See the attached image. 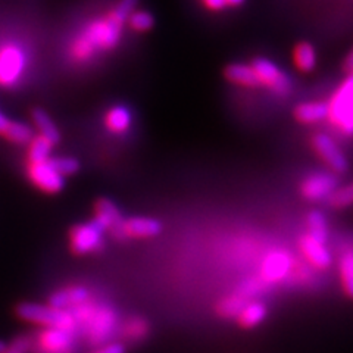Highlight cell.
Returning <instances> with one entry per match:
<instances>
[{
	"mask_svg": "<svg viewBox=\"0 0 353 353\" xmlns=\"http://www.w3.org/2000/svg\"><path fill=\"white\" fill-rule=\"evenodd\" d=\"M137 0H119V3L103 18L85 26L71 44V57L75 62L85 63L96 54L112 50L123 36V28Z\"/></svg>",
	"mask_w": 353,
	"mask_h": 353,
	"instance_id": "cell-1",
	"label": "cell"
},
{
	"mask_svg": "<svg viewBox=\"0 0 353 353\" xmlns=\"http://www.w3.org/2000/svg\"><path fill=\"white\" fill-rule=\"evenodd\" d=\"M17 315L24 321L43 325L48 328H57L68 331L74 328V316L63 309H57L53 306H44L39 303H21L17 306Z\"/></svg>",
	"mask_w": 353,
	"mask_h": 353,
	"instance_id": "cell-2",
	"label": "cell"
},
{
	"mask_svg": "<svg viewBox=\"0 0 353 353\" xmlns=\"http://www.w3.org/2000/svg\"><path fill=\"white\" fill-rule=\"evenodd\" d=\"M327 118L330 123L346 134H352L353 128V80L349 79L341 84L327 103Z\"/></svg>",
	"mask_w": 353,
	"mask_h": 353,
	"instance_id": "cell-3",
	"label": "cell"
},
{
	"mask_svg": "<svg viewBox=\"0 0 353 353\" xmlns=\"http://www.w3.org/2000/svg\"><path fill=\"white\" fill-rule=\"evenodd\" d=\"M250 66L256 75L259 85L272 88L275 93L281 96H285L292 92L293 84H292L290 77L285 72H283L279 66L272 63L271 61L256 59Z\"/></svg>",
	"mask_w": 353,
	"mask_h": 353,
	"instance_id": "cell-4",
	"label": "cell"
},
{
	"mask_svg": "<svg viewBox=\"0 0 353 353\" xmlns=\"http://www.w3.org/2000/svg\"><path fill=\"white\" fill-rule=\"evenodd\" d=\"M70 245L75 255L101 250L103 246L102 228L96 223L75 225L70 233Z\"/></svg>",
	"mask_w": 353,
	"mask_h": 353,
	"instance_id": "cell-5",
	"label": "cell"
},
{
	"mask_svg": "<svg viewBox=\"0 0 353 353\" xmlns=\"http://www.w3.org/2000/svg\"><path fill=\"white\" fill-rule=\"evenodd\" d=\"M26 66L24 52L15 46H8L0 52V85L9 87L18 81Z\"/></svg>",
	"mask_w": 353,
	"mask_h": 353,
	"instance_id": "cell-6",
	"label": "cell"
},
{
	"mask_svg": "<svg viewBox=\"0 0 353 353\" xmlns=\"http://www.w3.org/2000/svg\"><path fill=\"white\" fill-rule=\"evenodd\" d=\"M27 172L31 183L44 193H58L63 187V176H61L46 162L30 163L27 167Z\"/></svg>",
	"mask_w": 353,
	"mask_h": 353,
	"instance_id": "cell-7",
	"label": "cell"
},
{
	"mask_svg": "<svg viewBox=\"0 0 353 353\" xmlns=\"http://www.w3.org/2000/svg\"><path fill=\"white\" fill-rule=\"evenodd\" d=\"M123 221L117 206L108 199H99L94 203V223L102 230H109L117 239H124Z\"/></svg>",
	"mask_w": 353,
	"mask_h": 353,
	"instance_id": "cell-8",
	"label": "cell"
},
{
	"mask_svg": "<svg viewBox=\"0 0 353 353\" xmlns=\"http://www.w3.org/2000/svg\"><path fill=\"white\" fill-rule=\"evenodd\" d=\"M314 150L321 157V159L330 165V168L336 172H345L347 170V161L340 152L336 143L327 134H316L312 139Z\"/></svg>",
	"mask_w": 353,
	"mask_h": 353,
	"instance_id": "cell-9",
	"label": "cell"
},
{
	"mask_svg": "<svg viewBox=\"0 0 353 353\" xmlns=\"http://www.w3.org/2000/svg\"><path fill=\"white\" fill-rule=\"evenodd\" d=\"M72 340L68 331L57 328L44 330L37 340L39 353H72Z\"/></svg>",
	"mask_w": 353,
	"mask_h": 353,
	"instance_id": "cell-10",
	"label": "cell"
},
{
	"mask_svg": "<svg viewBox=\"0 0 353 353\" xmlns=\"http://www.w3.org/2000/svg\"><path fill=\"white\" fill-rule=\"evenodd\" d=\"M336 187V176L327 172H316L309 175L301 185L302 194L307 201H319L328 196Z\"/></svg>",
	"mask_w": 353,
	"mask_h": 353,
	"instance_id": "cell-11",
	"label": "cell"
},
{
	"mask_svg": "<svg viewBox=\"0 0 353 353\" xmlns=\"http://www.w3.org/2000/svg\"><path fill=\"white\" fill-rule=\"evenodd\" d=\"M292 267L290 256L283 252H274L271 255L265 258L262 263V279L265 281L275 283L283 280L289 274Z\"/></svg>",
	"mask_w": 353,
	"mask_h": 353,
	"instance_id": "cell-12",
	"label": "cell"
},
{
	"mask_svg": "<svg viewBox=\"0 0 353 353\" xmlns=\"http://www.w3.org/2000/svg\"><path fill=\"white\" fill-rule=\"evenodd\" d=\"M161 224L159 221L145 218V216H136L123 221V233L125 237H134V239H149L154 237L161 233Z\"/></svg>",
	"mask_w": 353,
	"mask_h": 353,
	"instance_id": "cell-13",
	"label": "cell"
},
{
	"mask_svg": "<svg viewBox=\"0 0 353 353\" xmlns=\"http://www.w3.org/2000/svg\"><path fill=\"white\" fill-rule=\"evenodd\" d=\"M301 250L307 262L314 265L318 270H325L331 263V255L324 246V243L318 241L316 239L311 237L309 234L301 239Z\"/></svg>",
	"mask_w": 353,
	"mask_h": 353,
	"instance_id": "cell-14",
	"label": "cell"
},
{
	"mask_svg": "<svg viewBox=\"0 0 353 353\" xmlns=\"http://www.w3.org/2000/svg\"><path fill=\"white\" fill-rule=\"evenodd\" d=\"M87 299L88 292L84 287H66V289L57 292L50 297L49 305L65 311L66 307H77L83 305Z\"/></svg>",
	"mask_w": 353,
	"mask_h": 353,
	"instance_id": "cell-15",
	"label": "cell"
},
{
	"mask_svg": "<svg viewBox=\"0 0 353 353\" xmlns=\"http://www.w3.org/2000/svg\"><path fill=\"white\" fill-rule=\"evenodd\" d=\"M225 79L243 87H258L259 83L250 65L233 63L225 68Z\"/></svg>",
	"mask_w": 353,
	"mask_h": 353,
	"instance_id": "cell-16",
	"label": "cell"
},
{
	"mask_svg": "<svg viewBox=\"0 0 353 353\" xmlns=\"http://www.w3.org/2000/svg\"><path fill=\"white\" fill-rule=\"evenodd\" d=\"M294 117L302 124H315L327 118V103L311 102L302 103L296 108Z\"/></svg>",
	"mask_w": 353,
	"mask_h": 353,
	"instance_id": "cell-17",
	"label": "cell"
},
{
	"mask_svg": "<svg viewBox=\"0 0 353 353\" xmlns=\"http://www.w3.org/2000/svg\"><path fill=\"white\" fill-rule=\"evenodd\" d=\"M105 125L109 131L115 132V134L125 132L131 125L130 110L124 106H115L112 109H109L105 117Z\"/></svg>",
	"mask_w": 353,
	"mask_h": 353,
	"instance_id": "cell-18",
	"label": "cell"
},
{
	"mask_svg": "<svg viewBox=\"0 0 353 353\" xmlns=\"http://www.w3.org/2000/svg\"><path fill=\"white\" fill-rule=\"evenodd\" d=\"M31 117H32V121H34V125L40 131V136L48 139L52 145H57L61 136H59V130L57 128V125H54L52 118L44 112L43 109H39V108L32 110Z\"/></svg>",
	"mask_w": 353,
	"mask_h": 353,
	"instance_id": "cell-19",
	"label": "cell"
},
{
	"mask_svg": "<svg viewBox=\"0 0 353 353\" xmlns=\"http://www.w3.org/2000/svg\"><path fill=\"white\" fill-rule=\"evenodd\" d=\"M265 315H267V309L259 302H252L243 306L240 312L237 314L239 324L245 328H252L263 321Z\"/></svg>",
	"mask_w": 353,
	"mask_h": 353,
	"instance_id": "cell-20",
	"label": "cell"
},
{
	"mask_svg": "<svg viewBox=\"0 0 353 353\" xmlns=\"http://www.w3.org/2000/svg\"><path fill=\"white\" fill-rule=\"evenodd\" d=\"M2 134L9 141L18 143V145L30 143L31 139L34 137V132H32V128L30 125L22 124V123H17V121H9Z\"/></svg>",
	"mask_w": 353,
	"mask_h": 353,
	"instance_id": "cell-21",
	"label": "cell"
},
{
	"mask_svg": "<svg viewBox=\"0 0 353 353\" xmlns=\"http://www.w3.org/2000/svg\"><path fill=\"white\" fill-rule=\"evenodd\" d=\"M53 145L43 136L32 137L28 148V162L37 163V162H46L49 159V154Z\"/></svg>",
	"mask_w": 353,
	"mask_h": 353,
	"instance_id": "cell-22",
	"label": "cell"
},
{
	"mask_svg": "<svg viewBox=\"0 0 353 353\" xmlns=\"http://www.w3.org/2000/svg\"><path fill=\"white\" fill-rule=\"evenodd\" d=\"M294 63L301 71H311L316 63V53L311 44L301 43L294 49Z\"/></svg>",
	"mask_w": 353,
	"mask_h": 353,
	"instance_id": "cell-23",
	"label": "cell"
},
{
	"mask_svg": "<svg viewBox=\"0 0 353 353\" xmlns=\"http://www.w3.org/2000/svg\"><path fill=\"white\" fill-rule=\"evenodd\" d=\"M340 280L343 290L349 297L353 294V255L347 250L340 261Z\"/></svg>",
	"mask_w": 353,
	"mask_h": 353,
	"instance_id": "cell-24",
	"label": "cell"
},
{
	"mask_svg": "<svg viewBox=\"0 0 353 353\" xmlns=\"http://www.w3.org/2000/svg\"><path fill=\"white\" fill-rule=\"evenodd\" d=\"M307 225H309V236L316 239L318 241L325 243L327 240V223L321 212H311L307 215Z\"/></svg>",
	"mask_w": 353,
	"mask_h": 353,
	"instance_id": "cell-25",
	"label": "cell"
},
{
	"mask_svg": "<svg viewBox=\"0 0 353 353\" xmlns=\"http://www.w3.org/2000/svg\"><path fill=\"white\" fill-rule=\"evenodd\" d=\"M243 306H245V299H243V296L234 294L221 301L216 306V311L223 316H236Z\"/></svg>",
	"mask_w": 353,
	"mask_h": 353,
	"instance_id": "cell-26",
	"label": "cell"
},
{
	"mask_svg": "<svg viewBox=\"0 0 353 353\" xmlns=\"http://www.w3.org/2000/svg\"><path fill=\"white\" fill-rule=\"evenodd\" d=\"M127 21L128 26L139 32L148 31L153 27V17L146 10H132Z\"/></svg>",
	"mask_w": 353,
	"mask_h": 353,
	"instance_id": "cell-27",
	"label": "cell"
},
{
	"mask_svg": "<svg viewBox=\"0 0 353 353\" xmlns=\"http://www.w3.org/2000/svg\"><path fill=\"white\" fill-rule=\"evenodd\" d=\"M48 163L50 167L57 171L61 176H66V175H72L77 171H79L80 165L75 159L72 158H53V159H48Z\"/></svg>",
	"mask_w": 353,
	"mask_h": 353,
	"instance_id": "cell-28",
	"label": "cell"
},
{
	"mask_svg": "<svg viewBox=\"0 0 353 353\" xmlns=\"http://www.w3.org/2000/svg\"><path fill=\"white\" fill-rule=\"evenodd\" d=\"M114 323V315L109 311H101L96 315V324H93L92 333L96 339H103Z\"/></svg>",
	"mask_w": 353,
	"mask_h": 353,
	"instance_id": "cell-29",
	"label": "cell"
},
{
	"mask_svg": "<svg viewBox=\"0 0 353 353\" xmlns=\"http://www.w3.org/2000/svg\"><path fill=\"white\" fill-rule=\"evenodd\" d=\"M353 189L352 185H346L343 189H337L330 193V203L336 208H346L352 203Z\"/></svg>",
	"mask_w": 353,
	"mask_h": 353,
	"instance_id": "cell-30",
	"label": "cell"
},
{
	"mask_svg": "<svg viewBox=\"0 0 353 353\" xmlns=\"http://www.w3.org/2000/svg\"><path fill=\"white\" fill-rule=\"evenodd\" d=\"M149 327L146 324V321H143V319H131L128 321L124 327V333L127 337L131 339H141L148 334Z\"/></svg>",
	"mask_w": 353,
	"mask_h": 353,
	"instance_id": "cell-31",
	"label": "cell"
},
{
	"mask_svg": "<svg viewBox=\"0 0 353 353\" xmlns=\"http://www.w3.org/2000/svg\"><path fill=\"white\" fill-rule=\"evenodd\" d=\"M31 349V341L27 337H18L12 341V345L6 346L3 353H27Z\"/></svg>",
	"mask_w": 353,
	"mask_h": 353,
	"instance_id": "cell-32",
	"label": "cell"
},
{
	"mask_svg": "<svg viewBox=\"0 0 353 353\" xmlns=\"http://www.w3.org/2000/svg\"><path fill=\"white\" fill-rule=\"evenodd\" d=\"M94 353H125V350H124L123 345L112 343V345H108V346L101 347L99 350H96Z\"/></svg>",
	"mask_w": 353,
	"mask_h": 353,
	"instance_id": "cell-33",
	"label": "cell"
},
{
	"mask_svg": "<svg viewBox=\"0 0 353 353\" xmlns=\"http://www.w3.org/2000/svg\"><path fill=\"white\" fill-rule=\"evenodd\" d=\"M203 3L208 9L211 10H221L227 6L225 0H203Z\"/></svg>",
	"mask_w": 353,
	"mask_h": 353,
	"instance_id": "cell-34",
	"label": "cell"
},
{
	"mask_svg": "<svg viewBox=\"0 0 353 353\" xmlns=\"http://www.w3.org/2000/svg\"><path fill=\"white\" fill-rule=\"evenodd\" d=\"M8 123H9V119L3 114H0V134H2L3 130L6 128Z\"/></svg>",
	"mask_w": 353,
	"mask_h": 353,
	"instance_id": "cell-35",
	"label": "cell"
},
{
	"mask_svg": "<svg viewBox=\"0 0 353 353\" xmlns=\"http://www.w3.org/2000/svg\"><path fill=\"white\" fill-rule=\"evenodd\" d=\"M243 2H245V0H225V3L230 5V6H239Z\"/></svg>",
	"mask_w": 353,
	"mask_h": 353,
	"instance_id": "cell-36",
	"label": "cell"
},
{
	"mask_svg": "<svg viewBox=\"0 0 353 353\" xmlns=\"http://www.w3.org/2000/svg\"><path fill=\"white\" fill-rule=\"evenodd\" d=\"M352 62H353V59H352V54H349L347 57V62H346V70L350 72L352 71Z\"/></svg>",
	"mask_w": 353,
	"mask_h": 353,
	"instance_id": "cell-37",
	"label": "cell"
},
{
	"mask_svg": "<svg viewBox=\"0 0 353 353\" xmlns=\"http://www.w3.org/2000/svg\"><path fill=\"white\" fill-rule=\"evenodd\" d=\"M6 349V345H5V341H2L0 340V353H3V350Z\"/></svg>",
	"mask_w": 353,
	"mask_h": 353,
	"instance_id": "cell-38",
	"label": "cell"
}]
</instances>
